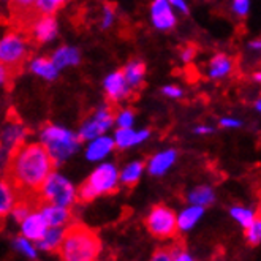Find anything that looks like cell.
Returning <instances> with one entry per match:
<instances>
[{
    "label": "cell",
    "instance_id": "39",
    "mask_svg": "<svg viewBox=\"0 0 261 261\" xmlns=\"http://www.w3.org/2000/svg\"><path fill=\"white\" fill-rule=\"evenodd\" d=\"M192 132L196 136H207V135H212L214 132H216V128H214L212 125H209V124H198V125L193 127Z\"/></svg>",
    "mask_w": 261,
    "mask_h": 261
},
{
    "label": "cell",
    "instance_id": "1",
    "mask_svg": "<svg viewBox=\"0 0 261 261\" xmlns=\"http://www.w3.org/2000/svg\"><path fill=\"white\" fill-rule=\"evenodd\" d=\"M54 166L49 153L40 143H24L7 162V179L22 198L30 201V198H38L41 184L54 171Z\"/></svg>",
    "mask_w": 261,
    "mask_h": 261
},
{
    "label": "cell",
    "instance_id": "32",
    "mask_svg": "<svg viewBox=\"0 0 261 261\" xmlns=\"http://www.w3.org/2000/svg\"><path fill=\"white\" fill-rule=\"evenodd\" d=\"M116 18H117L116 8L113 5H103L100 14V27L103 30H110L116 24Z\"/></svg>",
    "mask_w": 261,
    "mask_h": 261
},
{
    "label": "cell",
    "instance_id": "8",
    "mask_svg": "<svg viewBox=\"0 0 261 261\" xmlns=\"http://www.w3.org/2000/svg\"><path fill=\"white\" fill-rule=\"evenodd\" d=\"M146 226L152 236L159 239H170L177 231L176 214L171 207L165 204L153 206L146 219Z\"/></svg>",
    "mask_w": 261,
    "mask_h": 261
},
{
    "label": "cell",
    "instance_id": "17",
    "mask_svg": "<svg viewBox=\"0 0 261 261\" xmlns=\"http://www.w3.org/2000/svg\"><path fill=\"white\" fill-rule=\"evenodd\" d=\"M37 209L43 216L44 222L48 226L53 228H65L71 222V211L70 207L57 206V204H49V203H38Z\"/></svg>",
    "mask_w": 261,
    "mask_h": 261
},
{
    "label": "cell",
    "instance_id": "13",
    "mask_svg": "<svg viewBox=\"0 0 261 261\" xmlns=\"http://www.w3.org/2000/svg\"><path fill=\"white\" fill-rule=\"evenodd\" d=\"M114 150H116V146H114L113 136L110 133H106V135H100L97 138H92V140L86 141L84 157L87 162L100 163L108 159Z\"/></svg>",
    "mask_w": 261,
    "mask_h": 261
},
{
    "label": "cell",
    "instance_id": "36",
    "mask_svg": "<svg viewBox=\"0 0 261 261\" xmlns=\"http://www.w3.org/2000/svg\"><path fill=\"white\" fill-rule=\"evenodd\" d=\"M219 125L222 128H228V130H236V128H241L242 127V120L234 117V116H223L220 120H219Z\"/></svg>",
    "mask_w": 261,
    "mask_h": 261
},
{
    "label": "cell",
    "instance_id": "9",
    "mask_svg": "<svg viewBox=\"0 0 261 261\" xmlns=\"http://www.w3.org/2000/svg\"><path fill=\"white\" fill-rule=\"evenodd\" d=\"M29 130L19 120H8L0 127V150L10 157L19 146L27 143Z\"/></svg>",
    "mask_w": 261,
    "mask_h": 261
},
{
    "label": "cell",
    "instance_id": "18",
    "mask_svg": "<svg viewBox=\"0 0 261 261\" xmlns=\"http://www.w3.org/2000/svg\"><path fill=\"white\" fill-rule=\"evenodd\" d=\"M49 59L53 60V64L57 67L59 71L67 70V68H73L78 67L81 64V51L76 48V46L71 44H62L57 46V48L51 53Z\"/></svg>",
    "mask_w": 261,
    "mask_h": 261
},
{
    "label": "cell",
    "instance_id": "34",
    "mask_svg": "<svg viewBox=\"0 0 261 261\" xmlns=\"http://www.w3.org/2000/svg\"><path fill=\"white\" fill-rule=\"evenodd\" d=\"M250 0H231V11L238 18H245L250 13Z\"/></svg>",
    "mask_w": 261,
    "mask_h": 261
},
{
    "label": "cell",
    "instance_id": "48",
    "mask_svg": "<svg viewBox=\"0 0 261 261\" xmlns=\"http://www.w3.org/2000/svg\"><path fill=\"white\" fill-rule=\"evenodd\" d=\"M11 0H0V4H10Z\"/></svg>",
    "mask_w": 261,
    "mask_h": 261
},
{
    "label": "cell",
    "instance_id": "15",
    "mask_svg": "<svg viewBox=\"0 0 261 261\" xmlns=\"http://www.w3.org/2000/svg\"><path fill=\"white\" fill-rule=\"evenodd\" d=\"M150 138V130L149 128H140L136 130L135 127L130 128H116L113 140H114V146L119 150H127L136 146H141L146 141H149Z\"/></svg>",
    "mask_w": 261,
    "mask_h": 261
},
{
    "label": "cell",
    "instance_id": "29",
    "mask_svg": "<svg viewBox=\"0 0 261 261\" xmlns=\"http://www.w3.org/2000/svg\"><path fill=\"white\" fill-rule=\"evenodd\" d=\"M70 0H37L34 10L38 14H56Z\"/></svg>",
    "mask_w": 261,
    "mask_h": 261
},
{
    "label": "cell",
    "instance_id": "35",
    "mask_svg": "<svg viewBox=\"0 0 261 261\" xmlns=\"http://www.w3.org/2000/svg\"><path fill=\"white\" fill-rule=\"evenodd\" d=\"M162 94L166 98H171V100H180L184 97V89L179 84H166L162 87Z\"/></svg>",
    "mask_w": 261,
    "mask_h": 261
},
{
    "label": "cell",
    "instance_id": "21",
    "mask_svg": "<svg viewBox=\"0 0 261 261\" xmlns=\"http://www.w3.org/2000/svg\"><path fill=\"white\" fill-rule=\"evenodd\" d=\"M120 71L124 74V78L132 90H138L143 87L146 81V65L143 60L133 59L130 62H127Z\"/></svg>",
    "mask_w": 261,
    "mask_h": 261
},
{
    "label": "cell",
    "instance_id": "12",
    "mask_svg": "<svg viewBox=\"0 0 261 261\" xmlns=\"http://www.w3.org/2000/svg\"><path fill=\"white\" fill-rule=\"evenodd\" d=\"M30 35L38 44H51L59 37V21L56 14H40L32 21Z\"/></svg>",
    "mask_w": 261,
    "mask_h": 261
},
{
    "label": "cell",
    "instance_id": "19",
    "mask_svg": "<svg viewBox=\"0 0 261 261\" xmlns=\"http://www.w3.org/2000/svg\"><path fill=\"white\" fill-rule=\"evenodd\" d=\"M27 68L34 76H37V78H40L46 83L56 81L60 74V71L53 64L49 56H34L32 59L27 60Z\"/></svg>",
    "mask_w": 261,
    "mask_h": 261
},
{
    "label": "cell",
    "instance_id": "33",
    "mask_svg": "<svg viewBox=\"0 0 261 261\" xmlns=\"http://www.w3.org/2000/svg\"><path fill=\"white\" fill-rule=\"evenodd\" d=\"M245 229H247V231H245V238H247L249 244L258 245L261 241V220H259V217H256Z\"/></svg>",
    "mask_w": 261,
    "mask_h": 261
},
{
    "label": "cell",
    "instance_id": "14",
    "mask_svg": "<svg viewBox=\"0 0 261 261\" xmlns=\"http://www.w3.org/2000/svg\"><path fill=\"white\" fill-rule=\"evenodd\" d=\"M233 71H234V59L225 53L214 54L206 64V76L211 81H223L229 78Z\"/></svg>",
    "mask_w": 261,
    "mask_h": 261
},
{
    "label": "cell",
    "instance_id": "20",
    "mask_svg": "<svg viewBox=\"0 0 261 261\" xmlns=\"http://www.w3.org/2000/svg\"><path fill=\"white\" fill-rule=\"evenodd\" d=\"M48 223L44 222L43 216L40 214V211L35 207V211H32L29 216L21 222V233L24 238H27L29 241L37 242L48 229Z\"/></svg>",
    "mask_w": 261,
    "mask_h": 261
},
{
    "label": "cell",
    "instance_id": "25",
    "mask_svg": "<svg viewBox=\"0 0 261 261\" xmlns=\"http://www.w3.org/2000/svg\"><path fill=\"white\" fill-rule=\"evenodd\" d=\"M64 231H65V228H53V226H49L48 229H46V233L35 242V247L41 249L44 252L59 250V245L64 239Z\"/></svg>",
    "mask_w": 261,
    "mask_h": 261
},
{
    "label": "cell",
    "instance_id": "27",
    "mask_svg": "<svg viewBox=\"0 0 261 261\" xmlns=\"http://www.w3.org/2000/svg\"><path fill=\"white\" fill-rule=\"evenodd\" d=\"M229 216L233 217V220H236L241 226L247 228L258 216H256V211L247 206H233L229 209Z\"/></svg>",
    "mask_w": 261,
    "mask_h": 261
},
{
    "label": "cell",
    "instance_id": "6",
    "mask_svg": "<svg viewBox=\"0 0 261 261\" xmlns=\"http://www.w3.org/2000/svg\"><path fill=\"white\" fill-rule=\"evenodd\" d=\"M30 56V41L21 32H7L0 37V64L10 71L19 70Z\"/></svg>",
    "mask_w": 261,
    "mask_h": 261
},
{
    "label": "cell",
    "instance_id": "31",
    "mask_svg": "<svg viewBox=\"0 0 261 261\" xmlns=\"http://www.w3.org/2000/svg\"><path fill=\"white\" fill-rule=\"evenodd\" d=\"M14 247H16V250L21 252L25 258H30V259L37 258V247L32 244V241H29L24 236L14 239Z\"/></svg>",
    "mask_w": 261,
    "mask_h": 261
},
{
    "label": "cell",
    "instance_id": "44",
    "mask_svg": "<svg viewBox=\"0 0 261 261\" xmlns=\"http://www.w3.org/2000/svg\"><path fill=\"white\" fill-rule=\"evenodd\" d=\"M247 48H249L250 51L259 53V51H261V40H259V38H255V40L249 41V44H247Z\"/></svg>",
    "mask_w": 261,
    "mask_h": 261
},
{
    "label": "cell",
    "instance_id": "45",
    "mask_svg": "<svg viewBox=\"0 0 261 261\" xmlns=\"http://www.w3.org/2000/svg\"><path fill=\"white\" fill-rule=\"evenodd\" d=\"M8 159H10V157L7 155V153L0 150V171L5 170V166H7V162H8Z\"/></svg>",
    "mask_w": 261,
    "mask_h": 261
},
{
    "label": "cell",
    "instance_id": "22",
    "mask_svg": "<svg viewBox=\"0 0 261 261\" xmlns=\"http://www.w3.org/2000/svg\"><path fill=\"white\" fill-rule=\"evenodd\" d=\"M146 170V165L141 160H133L127 163L122 170H119V184L125 187H133L136 186L140 179L143 177Z\"/></svg>",
    "mask_w": 261,
    "mask_h": 261
},
{
    "label": "cell",
    "instance_id": "30",
    "mask_svg": "<svg viewBox=\"0 0 261 261\" xmlns=\"http://www.w3.org/2000/svg\"><path fill=\"white\" fill-rule=\"evenodd\" d=\"M34 207H37L34 203H30L29 199H22V201H16V204L13 206V209L10 211L11 217L16 220L18 223H21L30 212L34 211Z\"/></svg>",
    "mask_w": 261,
    "mask_h": 261
},
{
    "label": "cell",
    "instance_id": "11",
    "mask_svg": "<svg viewBox=\"0 0 261 261\" xmlns=\"http://www.w3.org/2000/svg\"><path fill=\"white\" fill-rule=\"evenodd\" d=\"M149 21L159 32H170L177 25V14L166 0H152L149 5Z\"/></svg>",
    "mask_w": 261,
    "mask_h": 261
},
{
    "label": "cell",
    "instance_id": "7",
    "mask_svg": "<svg viewBox=\"0 0 261 261\" xmlns=\"http://www.w3.org/2000/svg\"><path fill=\"white\" fill-rule=\"evenodd\" d=\"M114 128V111L110 105H100L90 116H87L78 128V136L81 143H86L92 138L110 133Z\"/></svg>",
    "mask_w": 261,
    "mask_h": 261
},
{
    "label": "cell",
    "instance_id": "47",
    "mask_svg": "<svg viewBox=\"0 0 261 261\" xmlns=\"http://www.w3.org/2000/svg\"><path fill=\"white\" fill-rule=\"evenodd\" d=\"M252 78L255 80V83H259V81H261V73H259V71H255Z\"/></svg>",
    "mask_w": 261,
    "mask_h": 261
},
{
    "label": "cell",
    "instance_id": "26",
    "mask_svg": "<svg viewBox=\"0 0 261 261\" xmlns=\"http://www.w3.org/2000/svg\"><path fill=\"white\" fill-rule=\"evenodd\" d=\"M187 201L189 204L207 207L216 201V192L211 186H196L187 193Z\"/></svg>",
    "mask_w": 261,
    "mask_h": 261
},
{
    "label": "cell",
    "instance_id": "16",
    "mask_svg": "<svg viewBox=\"0 0 261 261\" xmlns=\"http://www.w3.org/2000/svg\"><path fill=\"white\" fill-rule=\"evenodd\" d=\"M177 157H179V153L176 149L160 150L157 153H153V155L147 160V163H144L146 170L150 176H155V177L165 176L176 165Z\"/></svg>",
    "mask_w": 261,
    "mask_h": 261
},
{
    "label": "cell",
    "instance_id": "28",
    "mask_svg": "<svg viewBox=\"0 0 261 261\" xmlns=\"http://www.w3.org/2000/svg\"><path fill=\"white\" fill-rule=\"evenodd\" d=\"M136 124V113L132 108H120L114 113V125L116 128H130Z\"/></svg>",
    "mask_w": 261,
    "mask_h": 261
},
{
    "label": "cell",
    "instance_id": "23",
    "mask_svg": "<svg viewBox=\"0 0 261 261\" xmlns=\"http://www.w3.org/2000/svg\"><path fill=\"white\" fill-rule=\"evenodd\" d=\"M203 216H204V207L189 204L179 212V216H176L177 229H180V231H190Z\"/></svg>",
    "mask_w": 261,
    "mask_h": 261
},
{
    "label": "cell",
    "instance_id": "46",
    "mask_svg": "<svg viewBox=\"0 0 261 261\" xmlns=\"http://www.w3.org/2000/svg\"><path fill=\"white\" fill-rule=\"evenodd\" d=\"M253 108H255V111H256V113H259V111H261V98H256V100H255Z\"/></svg>",
    "mask_w": 261,
    "mask_h": 261
},
{
    "label": "cell",
    "instance_id": "3",
    "mask_svg": "<svg viewBox=\"0 0 261 261\" xmlns=\"http://www.w3.org/2000/svg\"><path fill=\"white\" fill-rule=\"evenodd\" d=\"M38 143L49 153L56 166L73 159L81 149L78 133L60 124L43 125L38 130Z\"/></svg>",
    "mask_w": 261,
    "mask_h": 261
},
{
    "label": "cell",
    "instance_id": "43",
    "mask_svg": "<svg viewBox=\"0 0 261 261\" xmlns=\"http://www.w3.org/2000/svg\"><path fill=\"white\" fill-rule=\"evenodd\" d=\"M10 78H11V71L0 64V89L5 87L10 83Z\"/></svg>",
    "mask_w": 261,
    "mask_h": 261
},
{
    "label": "cell",
    "instance_id": "38",
    "mask_svg": "<svg viewBox=\"0 0 261 261\" xmlns=\"http://www.w3.org/2000/svg\"><path fill=\"white\" fill-rule=\"evenodd\" d=\"M195 54H196L195 46L189 44V46H184V48L179 51V59H180V62H184V64H190V62H193Z\"/></svg>",
    "mask_w": 261,
    "mask_h": 261
},
{
    "label": "cell",
    "instance_id": "37",
    "mask_svg": "<svg viewBox=\"0 0 261 261\" xmlns=\"http://www.w3.org/2000/svg\"><path fill=\"white\" fill-rule=\"evenodd\" d=\"M171 249V253H173V258H171V261H196L190 253H187V252H184L182 249H180V245H173V247H170Z\"/></svg>",
    "mask_w": 261,
    "mask_h": 261
},
{
    "label": "cell",
    "instance_id": "5",
    "mask_svg": "<svg viewBox=\"0 0 261 261\" xmlns=\"http://www.w3.org/2000/svg\"><path fill=\"white\" fill-rule=\"evenodd\" d=\"M38 203L73 207L78 203V189L60 171H51L38 190Z\"/></svg>",
    "mask_w": 261,
    "mask_h": 261
},
{
    "label": "cell",
    "instance_id": "4",
    "mask_svg": "<svg viewBox=\"0 0 261 261\" xmlns=\"http://www.w3.org/2000/svg\"><path fill=\"white\" fill-rule=\"evenodd\" d=\"M119 187V168L113 162H100L78 189V201L89 203L101 195L114 193Z\"/></svg>",
    "mask_w": 261,
    "mask_h": 261
},
{
    "label": "cell",
    "instance_id": "2",
    "mask_svg": "<svg viewBox=\"0 0 261 261\" xmlns=\"http://www.w3.org/2000/svg\"><path fill=\"white\" fill-rule=\"evenodd\" d=\"M101 252L98 234L86 225L71 223L65 228L59 245L60 261H94Z\"/></svg>",
    "mask_w": 261,
    "mask_h": 261
},
{
    "label": "cell",
    "instance_id": "24",
    "mask_svg": "<svg viewBox=\"0 0 261 261\" xmlns=\"http://www.w3.org/2000/svg\"><path fill=\"white\" fill-rule=\"evenodd\" d=\"M18 201V192L7 177H0V219L8 216Z\"/></svg>",
    "mask_w": 261,
    "mask_h": 261
},
{
    "label": "cell",
    "instance_id": "40",
    "mask_svg": "<svg viewBox=\"0 0 261 261\" xmlns=\"http://www.w3.org/2000/svg\"><path fill=\"white\" fill-rule=\"evenodd\" d=\"M35 2H37V0H11L10 4H13L16 10L29 11V10H32V8H34Z\"/></svg>",
    "mask_w": 261,
    "mask_h": 261
},
{
    "label": "cell",
    "instance_id": "41",
    "mask_svg": "<svg viewBox=\"0 0 261 261\" xmlns=\"http://www.w3.org/2000/svg\"><path fill=\"white\" fill-rule=\"evenodd\" d=\"M171 258H173L171 249H162L153 253L150 261H171Z\"/></svg>",
    "mask_w": 261,
    "mask_h": 261
},
{
    "label": "cell",
    "instance_id": "10",
    "mask_svg": "<svg viewBox=\"0 0 261 261\" xmlns=\"http://www.w3.org/2000/svg\"><path fill=\"white\" fill-rule=\"evenodd\" d=\"M101 89H103L106 100L114 105H120L127 101L132 97V92H133L130 86L127 84L120 70H114L106 74L101 83Z\"/></svg>",
    "mask_w": 261,
    "mask_h": 261
},
{
    "label": "cell",
    "instance_id": "49",
    "mask_svg": "<svg viewBox=\"0 0 261 261\" xmlns=\"http://www.w3.org/2000/svg\"><path fill=\"white\" fill-rule=\"evenodd\" d=\"M94 261H100V259H94Z\"/></svg>",
    "mask_w": 261,
    "mask_h": 261
},
{
    "label": "cell",
    "instance_id": "42",
    "mask_svg": "<svg viewBox=\"0 0 261 261\" xmlns=\"http://www.w3.org/2000/svg\"><path fill=\"white\" fill-rule=\"evenodd\" d=\"M176 11H180L182 14H187L189 13V4L187 0H166Z\"/></svg>",
    "mask_w": 261,
    "mask_h": 261
}]
</instances>
